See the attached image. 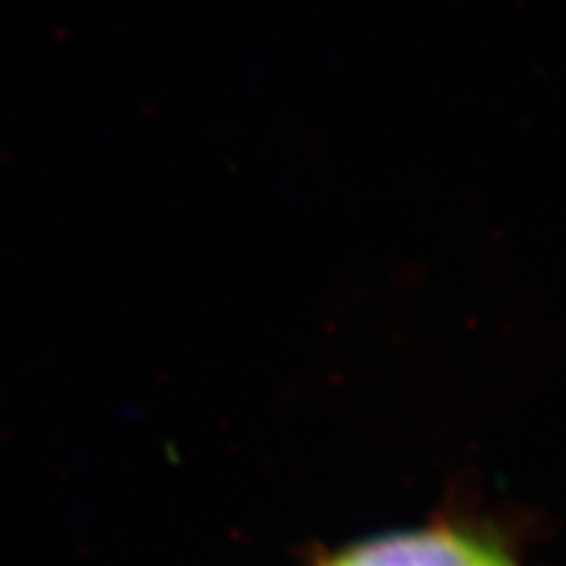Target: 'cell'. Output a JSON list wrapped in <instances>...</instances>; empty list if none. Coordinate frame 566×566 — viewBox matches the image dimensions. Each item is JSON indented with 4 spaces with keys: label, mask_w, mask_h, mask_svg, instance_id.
Listing matches in <instances>:
<instances>
[{
    "label": "cell",
    "mask_w": 566,
    "mask_h": 566,
    "mask_svg": "<svg viewBox=\"0 0 566 566\" xmlns=\"http://www.w3.org/2000/svg\"><path fill=\"white\" fill-rule=\"evenodd\" d=\"M322 566H520L505 547L470 528H403L349 545Z\"/></svg>",
    "instance_id": "1"
}]
</instances>
